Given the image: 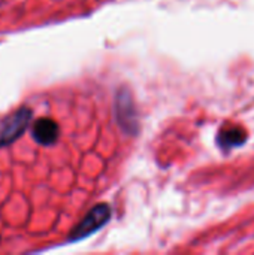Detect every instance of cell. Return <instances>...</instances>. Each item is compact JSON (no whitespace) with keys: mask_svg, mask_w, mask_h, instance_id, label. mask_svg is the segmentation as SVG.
I'll return each instance as SVG.
<instances>
[{"mask_svg":"<svg viewBox=\"0 0 254 255\" xmlns=\"http://www.w3.org/2000/svg\"><path fill=\"white\" fill-rule=\"evenodd\" d=\"M247 140V134L241 127H226L217 136V143L222 149L241 146Z\"/></svg>","mask_w":254,"mask_h":255,"instance_id":"cell-5","label":"cell"},{"mask_svg":"<svg viewBox=\"0 0 254 255\" xmlns=\"http://www.w3.org/2000/svg\"><path fill=\"white\" fill-rule=\"evenodd\" d=\"M31 109L30 108H19L13 114L7 115L0 123V148L12 143L16 137H19L24 130L27 128L28 123L31 121Z\"/></svg>","mask_w":254,"mask_h":255,"instance_id":"cell-2","label":"cell"},{"mask_svg":"<svg viewBox=\"0 0 254 255\" xmlns=\"http://www.w3.org/2000/svg\"><path fill=\"white\" fill-rule=\"evenodd\" d=\"M30 133H31V137L39 145L49 146V145H52V143L57 142L60 128H58V124L54 120L46 118V117H42V118H39V120L34 121V124L31 126Z\"/></svg>","mask_w":254,"mask_h":255,"instance_id":"cell-4","label":"cell"},{"mask_svg":"<svg viewBox=\"0 0 254 255\" xmlns=\"http://www.w3.org/2000/svg\"><path fill=\"white\" fill-rule=\"evenodd\" d=\"M111 218V206L106 203H100L97 206H94L87 215L85 218L72 230L70 236H69V242H78L82 241L88 236H91L93 233H96L97 230H100Z\"/></svg>","mask_w":254,"mask_h":255,"instance_id":"cell-1","label":"cell"},{"mask_svg":"<svg viewBox=\"0 0 254 255\" xmlns=\"http://www.w3.org/2000/svg\"><path fill=\"white\" fill-rule=\"evenodd\" d=\"M117 118L123 130L129 134H135L138 131V115L132 100V96L127 90H120L115 102Z\"/></svg>","mask_w":254,"mask_h":255,"instance_id":"cell-3","label":"cell"}]
</instances>
